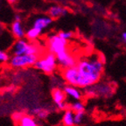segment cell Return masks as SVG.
Listing matches in <instances>:
<instances>
[{
  "label": "cell",
  "instance_id": "obj_18",
  "mask_svg": "<svg viewBox=\"0 0 126 126\" xmlns=\"http://www.w3.org/2000/svg\"><path fill=\"white\" fill-rule=\"evenodd\" d=\"M85 113L84 112H76L75 113V125H79L82 123L83 119H84Z\"/></svg>",
  "mask_w": 126,
  "mask_h": 126
},
{
  "label": "cell",
  "instance_id": "obj_7",
  "mask_svg": "<svg viewBox=\"0 0 126 126\" xmlns=\"http://www.w3.org/2000/svg\"><path fill=\"white\" fill-rule=\"evenodd\" d=\"M53 18L48 16H39L36 17L32 22V26L36 29L39 30L40 32H43L45 29H47L48 26L53 23Z\"/></svg>",
  "mask_w": 126,
  "mask_h": 126
},
{
  "label": "cell",
  "instance_id": "obj_3",
  "mask_svg": "<svg viewBox=\"0 0 126 126\" xmlns=\"http://www.w3.org/2000/svg\"><path fill=\"white\" fill-rule=\"evenodd\" d=\"M57 65L58 61L56 55L48 52L45 55H43L40 59H38L34 67L39 70L44 72L45 74L50 75V74H53L55 71Z\"/></svg>",
  "mask_w": 126,
  "mask_h": 126
},
{
  "label": "cell",
  "instance_id": "obj_24",
  "mask_svg": "<svg viewBox=\"0 0 126 126\" xmlns=\"http://www.w3.org/2000/svg\"><path fill=\"white\" fill-rule=\"evenodd\" d=\"M0 9H1V2H0Z\"/></svg>",
  "mask_w": 126,
  "mask_h": 126
},
{
  "label": "cell",
  "instance_id": "obj_14",
  "mask_svg": "<svg viewBox=\"0 0 126 126\" xmlns=\"http://www.w3.org/2000/svg\"><path fill=\"white\" fill-rule=\"evenodd\" d=\"M18 126H39L37 124V122L35 121L32 116H27L25 115L23 116V118L21 119V121L18 124Z\"/></svg>",
  "mask_w": 126,
  "mask_h": 126
},
{
  "label": "cell",
  "instance_id": "obj_8",
  "mask_svg": "<svg viewBox=\"0 0 126 126\" xmlns=\"http://www.w3.org/2000/svg\"><path fill=\"white\" fill-rule=\"evenodd\" d=\"M11 31L14 37L17 39H24L26 37V32L25 27H24L22 21H18V20H13L11 26Z\"/></svg>",
  "mask_w": 126,
  "mask_h": 126
},
{
  "label": "cell",
  "instance_id": "obj_23",
  "mask_svg": "<svg viewBox=\"0 0 126 126\" xmlns=\"http://www.w3.org/2000/svg\"><path fill=\"white\" fill-rule=\"evenodd\" d=\"M21 16L18 15V14H17V15L14 16V20H18V21H21Z\"/></svg>",
  "mask_w": 126,
  "mask_h": 126
},
{
  "label": "cell",
  "instance_id": "obj_5",
  "mask_svg": "<svg viewBox=\"0 0 126 126\" xmlns=\"http://www.w3.org/2000/svg\"><path fill=\"white\" fill-rule=\"evenodd\" d=\"M39 55L37 54H22V55H12L10 59V64L15 68L34 66L38 61Z\"/></svg>",
  "mask_w": 126,
  "mask_h": 126
},
{
  "label": "cell",
  "instance_id": "obj_11",
  "mask_svg": "<svg viewBox=\"0 0 126 126\" xmlns=\"http://www.w3.org/2000/svg\"><path fill=\"white\" fill-rule=\"evenodd\" d=\"M62 124L64 126H75V112L71 109L65 110L62 117Z\"/></svg>",
  "mask_w": 126,
  "mask_h": 126
},
{
  "label": "cell",
  "instance_id": "obj_16",
  "mask_svg": "<svg viewBox=\"0 0 126 126\" xmlns=\"http://www.w3.org/2000/svg\"><path fill=\"white\" fill-rule=\"evenodd\" d=\"M32 114H34L36 116H38L40 119H45V118L47 117L49 112H48V110H45V109L36 108L34 110H32Z\"/></svg>",
  "mask_w": 126,
  "mask_h": 126
},
{
  "label": "cell",
  "instance_id": "obj_1",
  "mask_svg": "<svg viewBox=\"0 0 126 126\" xmlns=\"http://www.w3.org/2000/svg\"><path fill=\"white\" fill-rule=\"evenodd\" d=\"M104 70V61L98 56L82 58L74 67L65 68L62 76L69 85L88 89L100 81Z\"/></svg>",
  "mask_w": 126,
  "mask_h": 126
},
{
  "label": "cell",
  "instance_id": "obj_10",
  "mask_svg": "<svg viewBox=\"0 0 126 126\" xmlns=\"http://www.w3.org/2000/svg\"><path fill=\"white\" fill-rule=\"evenodd\" d=\"M67 14V10L66 8L60 5H53L48 10V15L53 18H58Z\"/></svg>",
  "mask_w": 126,
  "mask_h": 126
},
{
  "label": "cell",
  "instance_id": "obj_20",
  "mask_svg": "<svg viewBox=\"0 0 126 126\" xmlns=\"http://www.w3.org/2000/svg\"><path fill=\"white\" fill-rule=\"evenodd\" d=\"M10 59L11 58L9 53L0 50V63H5L8 61H10Z\"/></svg>",
  "mask_w": 126,
  "mask_h": 126
},
{
  "label": "cell",
  "instance_id": "obj_13",
  "mask_svg": "<svg viewBox=\"0 0 126 126\" xmlns=\"http://www.w3.org/2000/svg\"><path fill=\"white\" fill-rule=\"evenodd\" d=\"M41 33H42V32H40L39 30L31 26V27L26 31V38L28 40H30V41H35L36 39H39V36L41 35Z\"/></svg>",
  "mask_w": 126,
  "mask_h": 126
},
{
  "label": "cell",
  "instance_id": "obj_21",
  "mask_svg": "<svg viewBox=\"0 0 126 126\" xmlns=\"http://www.w3.org/2000/svg\"><path fill=\"white\" fill-rule=\"evenodd\" d=\"M4 1H6L8 4H15L18 0H4Z\"/></svg>",
  "mask_w": 126,
  "mask_h": 126
},
{
  "label": "cell",
  "instance_id": "obj_6",
  "mask_svg": "<svg viewBox=\"0 0 126 126\" xmlns=\"http://www.w3.org/2000/svg\"><path fill=\"white\" fill-rule=\"evenodd\" d=\"M56 58H57L58 64L63 69L74 67V66L76 65L77 61H78L76 58L67 50H65V51L56 54Z\"/></svg>",
  "mask_w": 126,
  "mask_h": 126
},
{
  "label": "cell",
  "instance_id": "obj_9",
  "mask_svg": "<svg viewBox=\"0 0 126 126\" xmlns=\"http://www.w3.org/2000/svg\"><path fill=\"white\" fill-rule=\"evenodd\" d=\"M63 90H64V92L66 93L67 95L70 96L71 98L75 99V101L81 100V97H82V94H81V90H80L77 87L67 84V86L64 87Z\"/></svg>",
  "mask_w": 126,
  "mask_h": 126
},
{
  "label": "cell",
  "instance_id": "obj_19",
  "mask_svg": "<svg viewBox=\"0 0 126 126\" xmlns=\"http://www.w3.org/2000/svg\"><path fill=\"white\" fill-rule=\"evenodd\" d=\"M24 116H25V115H24L22 112H14L13 114L12 115V119L15 124H18Z\"/></svg>",
  "mask_w": 126,
  "mask_h": 126
},
{
  "label": "cell",
  "instance_id": "obj_2",
  "mask_svg": "<svg viewBox=\"0 0 126 126\" xmlns=\"http://www.w3.org/2000/svg\"><path fill=\"white\" fill-rule=\"evenodd\" d=\"M40 47L37 44L29 42L28 39H19L13 44L12 48V53L13 55L22 54H37L40 53Z\"/></svg>",
  "mask_w": 126,
  "mask_h": 126
},
{
  "label": "cell",
  "instance_id": "obj_17",
  "mask_svg": "<svg viewBox=\"0 0 126 126\" xmlns=\"http://www.w3.org/2000/svg\"><path fill=\"white\" fill-rule=\"evenodd\" d=\"M58 34H59L62 39H67V40L71 39L74 36V32H70V31H61V32H60Z\"/></svg>",
  "mask_w": 126,
  "mask_h": 126
},
{
  "label": "cell",
  "instance_id": "obj_12",
  "mask_svg": "<svg viewBox=\"0 0 126 126\" xmlns=\"http://www.w3.org/2000/svg\"><path fill=\"white\" fill-rule=\"evenodd\" d=\"M52 95H53V102L56 105L65 102L66 93L64 92V90H61L60 89H54L52 92Z\"/></svg>",
  "mask_w": 126,
  "mask_h": 126
},
{
  "label": "cell",
  "instance_id": "obj_4",
  "mask_svg": "<svg viewBox=\"0 0 126 126\" xmlns=\"http://www.w3.org/2000/svg\"><path fill=\"white\" fill-rule=\"evenodd\" d=\"M67 46H68V40L62 39L59 34H53L47 38V50L49 53H52L55 55L65 50H67Z\"/></svg>",
  "mask_w": 126,
  "mask_h": 126
},
{
  "label": "cell",
  "instance_id": "obj_22",
  "mask_svg": "<svg viewBox=\"0 0 126 126\" xmlns=\"http://www.w3.org/2000/svg\"><path fill=\"white\" fill-rule=\"evenodd\" d=\"M122 39H123V41L126 44V32H124L122 33Z\"/></svg>",
  "mask_w": 126,
  "mask_h": 126
},
{
  "label": "cell",
  "instance_id": "obj_15",
  "mask_svg": "<svg viewBox=\"0 0 126 126\" xmlns=\"http://www.w3.org/2000/svg\"><path fill=\"white\" fill-rule=\"evenodd\" d=\"M71 110H73L74 112H84L85 111V105L83 102H80V100L75 101L71 104Z\"/></svg>",
  "mask_w": 126,
  "mask_h": 126
}]
</instances>
